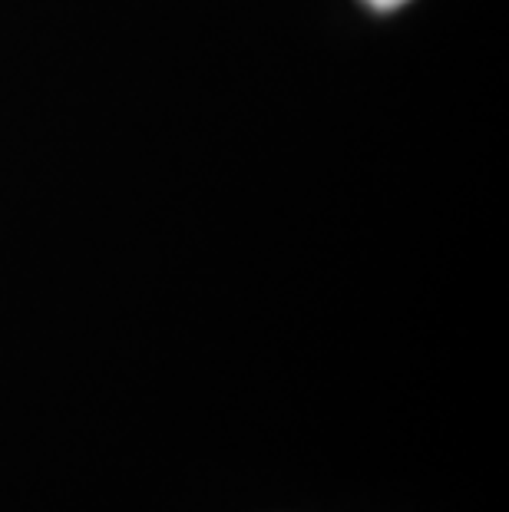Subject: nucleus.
I'll return each instance as SVG.
<instances>
[{"label":"nucleus","instance_id":"obj_1","mask_svg":"<svg viewBox=\"0 0 509 512\" xmlns=\"http://www.w3.org/2000/svg\"><path fill=\"white\" fill-rule=\"evenodd\" d=\"M364 4L374 10H397L400 4H407V0H364Z\"/></svg>","mask_w":509,"mask_h":512}]
</instances>
